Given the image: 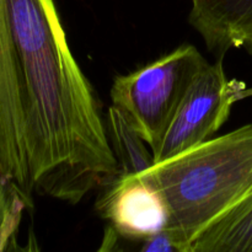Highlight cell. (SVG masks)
I'll list each match as a JSON object with an SVG mask.
<instances>
[{
    "label": "cell",
    "mask_w": 252,
    "mask_h": 252,
    "mask_svg": "<svg viewBox=\"0 0 252 252\" xmlns=\"http://www.w3.org/2000/svg\"><path fill=\"white\" fill-rule=\"evenodd\" d=\"M120 174L93 85L54 0H0V177L78 204Z\"/></svg>",
    "instance_id": "6da1fadb"
},
{
    "label": "cell",
    "mask_w": 252,
    "mask_h": 252,
    "mask_svg": "<svg viewBox=\"0 0 252 252\" xmlns=\"http://www.w3.org/2000/svg\"><path fill=\"white\" fill-rule=\"evenodd\" d=\"M164 197L166 230L180 252L192 239L252 192V123L138 174Z\"/></svg>",
    "instance_id": "7a4b0ae2"
},
{
    "label": "cell",
    "mask_w": 252,
    "mask_h": 252,
    "mask_svg": "<svg viewBox=\"0 0 252 252\" xmlns=\"http://www.w3.org/2000/svg\"><path fill=\"white\" fill-rule=\"evenodd\" d=\"M207 64L196 47L181 44L157 61L113 79L112 105L127 116L150 150L161 140L189 86Z\"/></svg>",
    "instance_id": "3957f363"
},
{
    "label": "cell",
    "mask_w": 252,
    "mask_h": 252,
    "mask_svg": "<svg viewBox=\"0 0 252 252\" xmlns=\"http://www.w3.org/2000/svg\"><path fill=\"white\" fill-rule=\"evenodd\" d=\"M223 58L207 64L189 86L161 140L152 149L154 164L211 139L228 121L233 106L244 100L246 84L228 79Z\"/></svg>",
    "instance_id": "277c9868"
},
{
    "label": "cell",
    "mask_w": 252,
    "mask_h": 252,
    "mask_svg": "<svg viewBox=\"0 0 252 252\" xmlns=\"http://www.w3.org/2000/svg\"><path fill=\"white\" fill-rule=\"evenodd\" d=\"M97 209L118 235L133 240L164 230L170 219L161 193L138 175H118L105 186Z\"/></svg>",
    "instance_id": "5b68a950"
},
{
    "label": "cell",
    "mask_w": 252,
    "mask_h": 252,
    "mask_svg": "<svg viewBox=\"0 0 252 252\" xmlns=\"http://www.w3.org/2000/svg\"><path fill=\"white\" fill-rule=\"evenodd\" d=\"M189 24L212 53L244 49L252 56V0H191Z\"/></svg>",
    "instance_id": "8992f818"
},
{
    "label": "cell",
    "mask_w": 252,
    "mask_h": 252,
    "mask_svg": "<svg viewBox=\"0 0 252 252\" xmlns=\"http://www.w3.org/2000/svg\"><path fill=\"white\" fill-rule=\"evenodd\" d=\"M189 252H252V192L199 231Z\"/></svg>",
    "instance_id": "52a82bcc"
},
{
    "label": "cell",
    "mask_w": 252,
    "mask_h": 252,
    "mask_svg": "<svg viewBox=\"0 0 252 252\" xmlns=\"http://www.w3.org/2000/svg\"><path fill=\"white\" fill-rule=\"evenodd\" d=\"M106 123L111 147L120 167L118 175H138L154 164L153 154L147 150V143L117 106H110Z\"/></svg>",
    "instance_id": "ba28073f"
},
{
    "label": "cell",
    "mask_w": 252,
    "mask_h": 252,
    "mask_svg": "<svg viewBox=\"0 0 252 252\" xmlns=\"http://www.w3.org/2000/svg\"><path fill=\"white\" fill-rule=\"evenodd\" d=\"M31 206L16 187L0 177V251L9 250L25 209Z\"/></svg>",
    "instance_id": "9c48e42d"
},
{
    "label": "cell",
    "mask_w": 252,
    "mask_h": 252,
    "mask_svg": "<svg viewBox=\"0 0 252 252\" xmlns=\"http://www.w3.org/2000/svg\"><path fill=\"white\" fill-rule=\"evenodd\" d=\"M139 250L142 252H180L174 239L166 229L142 239Z\"/></svg>",
    "instance_id": "30bf717a"
}]
</instances>
